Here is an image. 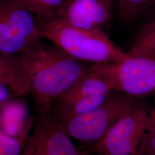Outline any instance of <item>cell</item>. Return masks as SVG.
Instances as JSON below:
<instances>
[{"mask_svg": "<svg viewBox=\"0 0 155 155\" xmlns=\"http://www.w3.org/2000/svg\"><path fill=\"white\" fill-rule=\"evenodd\" d=\"M40 19L9 0H0V52L22 54L43 39Z\"/></svg>", "mask_w": 155, "mask_h": 155, "instance_id": "obj_5", "label": "cell"}, {"mask_svg": "<svg viewBox=\"0 0 155 155\" xmlns=\"http://www.w3.org/2000/svg\"><path fill=\"white\" fill-rule=\"evenodd\" d=\"M128 54L133 56H155V17L140 32Z\"/></svg>", "mask_w": 155, "mask_h": 155, "instance_id": "obj_13", "label": "cell"}, {"mask_svg": "<svg viewBox=\"0 0 155 155\" xmlns=\"http://www.w3.org/2000/svg\"><path fill=\"white\" fill-rule=\"evenodd\" d=\"M20 145L15 139L0 135V155H19Z\"/></svg>", "mask_w": 155, "mask_h": 155, "instance_id": "obj_16", "label": "cell"}, {"mask_svg": "<svg viewBox=\"0 0 155 155\" xmlns=\"http://www.w3.org/2000/svg\"><path fill=\"white\" fill-rule=\"evenodd\" d=\"M136 104L126 95L111 96L98 107L66 120L65 130L74 139L92 146L111 126Z\"/></svg>", "mask_w": 155, "mask_h": 155, "instance_id": "obj_4", "label": "cell"}, {"mask_svg": "<svg viewBox=\"0 0 155 155\" xmlns=\"http://www.w3.org/2000/svg\"><path fill=\"white\" fill-rule=\"evenodd\" d=\"M150 114L136 105L111 126L93 151L97 155H139Z\"/></svg>", "mask_w": 155, "mask_h": 155, "instance_id": "obj_6", "label": "cell"}, {"mask_svg": "<svg viewBox=\"0 0 155 155\" xmlns=\"http://www.w3.org/2000/svg\"><path fill=\"white\" fill-rule=\"evenodd\" d=\"M114 0H68L58 16L79 28L102 29L109 22Z\"/></svg>", "mask_w": 155, "mask_h": 155, "instance_id": "obj_8", "label": "cell"}, {"mask_svg": "<svg viewBox=\"0 0 155 155\" xmlns=\"http://www.w3.org/2000/svg\"><path fill=\"white\" fill-rule=\"evenodd\" d=\"M19 59L28 75L30 87L44 102L61 97L89 70L82 61L54 44L41 41L21 54Z\"/></svg>", "mask_w": 155, "mask_h": 155, "instance_id": "obj_1", "label": "cell"}, {"mask_svg": "<svg viewBox=\"0 0 155 155\" xmlns=\"http://www.w3.org/2000/svg\"><path fill=\"white\" fill-rule=\"evenodd\" d=\"M40 22L44 38L79 61L108 63L130 56L117 47L102 29L79 28L58 17L40 19Z\"/></svg>", "mask_w": 155, "mask_h": 155, "instance_id": "obj_2", "label": "cell"}, {"mask_svg": "<svg viewBox=\"0 0 155 155\" xmlns=\"http://www.w3.org/2000/svg\"><path fill=\"white\" fill-rule=\"evenodd\" d=\"M30 12L39 19L57 17L68 0H9Z\"/></svg>", "mask_w": 155, "mask_h": 155, "instance_id": "obj_11", "label": "cell"}, {"mask_svg": "<svg viewBox=\"0 0 155 155\" xmlns=\"http://www.w3.org/2000/svg\"><path fill=\"white\" fill-rule=\"evenodd\" d=\"M27 114V109L21 102H13L7 104L1 116L4 132L11 136H16L22 127Z\"/></svg>", "mask_w": 155, "mask_h": 155, "instance_id": "obj_12", "label": "cell"}, {"mask_svg": "<svg viewBox=\"0 0 155 155\" xmlns=\"http://www.w3.org/2000/svg\"><path fill=\"white\" fill-rule=\"evenodd\" d=\"M113 91L110 82L89 67L77 83L58 98L59 110L65 119L87 113L104 104Z\"/></svg>", "mask_w": 155, "mask_h": 155, "instance_id": "obj_7", "label": "cell"}, {"mask_svg": "<svg viewBox=\"0 0 155 155\" xmlns=\"http://www.w3.org/2000/svg\"><path fill=\"white\" fill-rule=\"evenodd\" d=\"M139 155H155V111L150 114Z\"/></svg>", "mask_w": 155, "mask_h": 155, "instance_id": "obj_15", "label": "cell"}, {"mask_svg": "<svg viewBox=\"0 0 155 155\" xmlns=\"http://www.w3.org/2000/svg\"><path fill=\"white\" fill-rule=\"evenodd\" d=\"M90 68L106 78L114 91L129 97L155 91V56L130 55L122 61L94 64Z\"/></svg>", "mask_w": 155, "mask_h": 155, "instance_id": "obj_3", "label": "cell"}, {"mask_svg": "<svg viewBox=\"0 0 155 155\" xmlns=\"http://www.w3.org/2000/svg\"><path fill=\"white\" fill-rule=\"evenodd\" d=\"M8 91L6 86L0 84V102L5 100L8 96Z\"/></svg>", "mask_w": 155, "mask_h": 155, "instance_id": "obj_17", "label": "cell"}, {"mask_svg": "<svg viewBox=\"0 0 155 155\" xmlns=\"http://www.w3.org/2000/svg\"><path fill=\"white\" fill-rule=\"evenodd\" d=\"M118 14L125 23H132L155 5V0H117Z\"/></svg>", "mask_w": 155, "mask_h": 155, "instance_id": "obj_14", "label": "cell"}, {"mask_svg": "<svg viewBox=\"0 0 155 155\" xmlns=\"http://www.w3.org/2000/svg\"><path fill=\"white\" fill-rule=\"evenodd\" d=\"M65 130L53 128L43 139L41 155H80Z\"/></svg>", "mask_w": 155, "mask_h": 155, "instance_id": "obj_10", "label": "cell"}, {"mask_svg": "<svg viewBox=\"0 0 155 155\" xmlns=\"http://www.w3.org/2000/svg\"><path fill=\"white\" fill-rule=\"evenodd\" d=\"M0 84L9 86L17 93L30 88V82L19 58L0 52Z\"/></svg>", "mask_w": 155, "mask_h": 155, "instance_id": "obj_9", "label": "cell"}]
</instances>
